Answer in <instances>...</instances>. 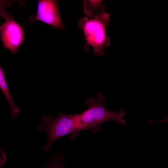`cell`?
<instances>
[{"label":"cell","mask_w":168,"mask_h":168,"mask_svg":"<svg viewBox=\"0 0 168 168\" xmlns=\"http://www.w3.org/2000/svg\"><path fill=\"white\" fill-rule=\"evenodd\" d=\"M106 96L100 91L97 97H90L86 101L88 108L78 114V122L80 132L86 130L96 133L101 130V125L108 121H115L122 125H127L123 119L126 114L122 108L116 111L108 110L105 105Z\"/></svg>","instance_id":"cell-1"},{"label":"cell","mask_w":168,"mask_h":168,"mask_svg":"<svg viewBox=\"0 0 168 168\" xmlns=\"http://www.w3.org/2000/svg\"><path fill=\"white\" fill-rule=\"evenodd\" d=\"M78 117V114L60 113L56 117L43 115L42 122L35 128L48 135L46 143L43 146L44 151L51 150L55 141L65 136L69 135L70 139L74 140L80 132Z\"/></svg>","instance_id":"cell-2"},{"label":"cell","mask_w":168,"mask_h":168,"mask_svg":"<svg viewBox=\"0 0 168 168\" xmlns=\"http://www.w3.org/2000/svg\"><path fill=\"white\" fill-rule=\"evenodd\" d=\"M109 17V14L104 12L91 18L85 17L78 23L86 41L84 49L87 51L92 47L97 56H102L104 53L103 49L110 44L109 39L106 33Z\"/></svg>","instance_id":"cell-3"},{"label":"cell","mask_w":168,"mask_h":168,"mask_svg":"<svg viewBox=\"0 0 168 168\" xmlns=\"http://www.w3.org/2000/svg\"><path fill=\"white\" fill-rule=\"evenodd\" d=\"M11 4V2H8L0 1V15L5 20V22L0 26V35L4 47L15 54L18 52V49L25 41V32L22 26L5 10L6 7Z\"/></svg>","instance_id":"cell-4"},{"label":"cell","mask_w":168,"mask_h":168,"mask_svg":"<svg viewBox=\"0 0 168 168\" xmlns=\"http://www.w3.org/2000/svg\"><path fill=\"white\" fill-rule=\"evenodd\" d=\"M37 21L51 26L57 29L63 28L58 6V1L55 0H38L37 11L35 16H30L29 21Z\"/></svg>","instance_id":"cell-5"},{"label":"cell","mask_w":168,"mask_h":168,"mask_svg":"<svg viewBox=\"0 0 168 168\" xmlns=\"http://www.w3.org/2000/svg\"><path fill=\"white\" fill-rule=\"evenodd\" d=\"M6 72L0 67V88L4 95L10 105L11 115L13 118L18 117L21 110L14 103L10 92L5 77Z\"/></svg>","instance_id":"cell-6"},{"label":"cell","mask_w":168,"mask_h":168,"mask_svg":"<svg viewBox=\"0 0 168 168\" xmlns=\"http://www.w3.org/2000/svg\"><path fill=\"white\" fill-rule=\"evenodd\" d=\"M101 0H84L83 9L86 16L91 18L104 13L105 6Z\"/></svg>","instance_id":"cell-7"},{"label":"cell","mask_w":168,"mask_h":168,"mask_svg":"<svg viewBox=\"0 0 168 168\" xmlns=\"http://www.w3.org/2000/svg\"><path fill=\"white\" fill-rule=\"evenodd\" d=\"M64 154L62 153L53 155L42 168H65Z\"/></svg>","instance_id":"cell-8"},{"label":"cell","mask_w":168,"mask_h":168,"mask_svg":"<svg viewBox=\"0 0 168 168\" xmlns=\"http://www.w3.org/2000/svg\"><path fill=\"white\" fill-rule=\"evenodd\" d=\"M7 155L5 152H2L0 153V168H3L7 160Z\"/></svg>","instance_id":"cell-9"},{"label":"cell","mask_w":168,"mask_h":168,"mask_svg":"<svg viewBox=\"0 0 168 168\" xmlns=\"http://www.w3.org/2000/svg\"><path fill=\"white\" fill-rule=\"evenodd\" d=\"M147 123L150 125H152L155 123H168V117L164 119H161L155 121H147Z\"/></svg>","instance_id":"cell-10"}]
</instances>
